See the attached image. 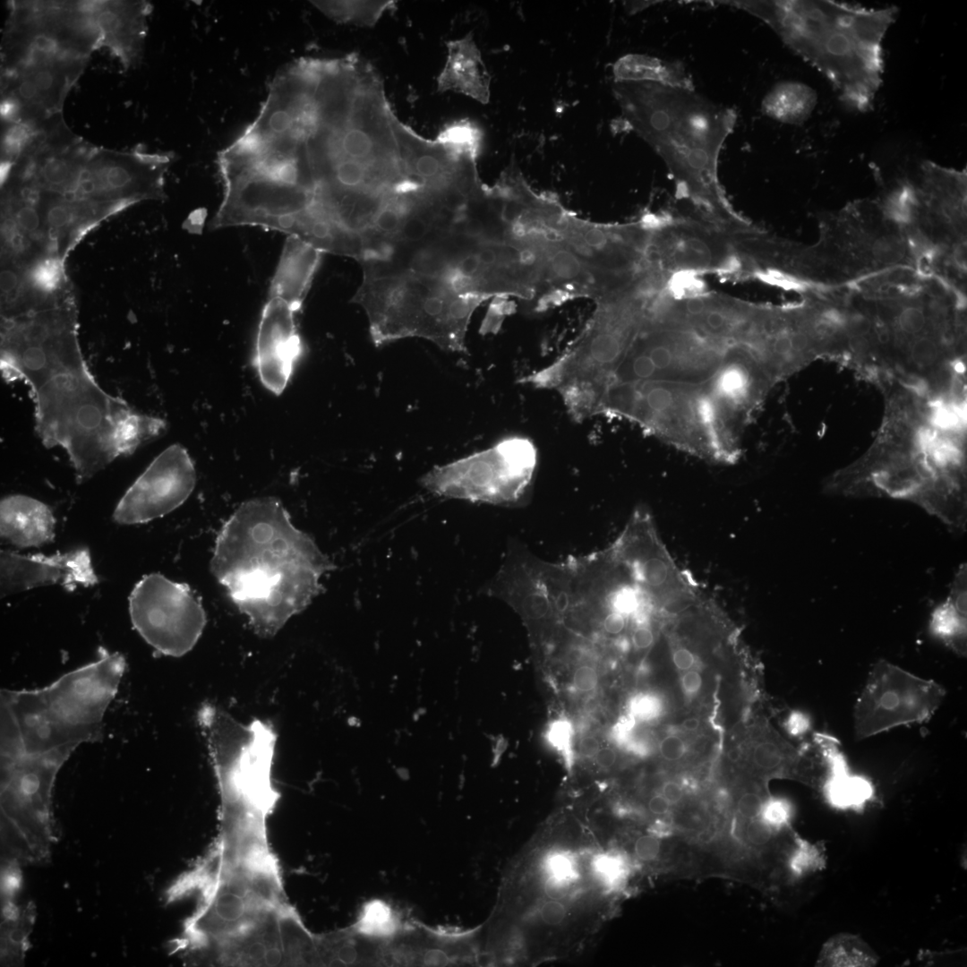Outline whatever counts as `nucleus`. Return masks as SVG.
<instances>
[{"mask_svg": "<svg viewBox=\"0 0 967 967\" xmlns=\"http://www.w3.org/2000/svg\"><path fill=\"white\" fill-rule=\"evenodd\" d=\"M661 849L659 836L654 834L640 835L634 843L635 856L645 862L656 860L660 855Z\"/></svg>", "mask_w": 967, "mask_h": 967, "instance_id": "40", "label": "nucleus"}, {"mask_svg": "<svg viewBox=\"0 0 967 967\" xmlns=\"http://www.w3.org/2000/svg\"><path fill=\"white\" fill-rule=\"evenodd\" d=\"M598 415L630 421L647 435L714 462L706 381L612 384Z\"/></svg>", "mask_w": 967, "mask_h": 967, "instance_id": "10", "label": "nucleus"}, {"mask_svg": "<svg viewBox=\"0 0 967 967\" xmlns=\"http://www.w3.org/2000/svg\"><path fill=\"white\" fill-rule=\"evenodd\" d=\"M792 815V809L788 800L769 796L764 800L758 817L775 831L786 826Z\"/></svg>", "mask_w": 967, "mask_h": 967, "instance_id": "32", "label": "nucleus"}, {"mask_svg": "<svg viewBox=\"0 0 967 967\" xmlns=\"http://www.w3.org/2000/svg\"><path fill=\"white\" fill-rule=\"evenodd\" d=\"M661 698L652 693H639L633 697L629 704L630 715L642 722L653 721L663 712Z\"/></svg>", "mask_w": 967, "mask_h": 967, "instance_id": "34", "label": "nucleus"}, {"mask_svg": "<svg viewBox=\"0 0 967 967\" xmlns=\"http://www.w3.org/2000/svg\"><path fill=\"white\" fill-rule=\"evenodd\" d=\"M764 798L757 792H747L738 800L736 809L742 820L758 817Z\"/></svg>", "mask_w": 967, "mask_h": 967, "instance_id": "42", "label": "nucleus"}, {"mask_svg": "<svg viewBox=\"0 0 967 967\" xmlns=\"http://www.w3.org/2000/svg\"><path fill=\"white\" fill-rule=\"evenodd\" d=\"M164 154L116 151L92 145L77 179L82 198L113 213L141 200L165 197L170 164Z\"/></svg>", "mask_w": 967, "mask_h": 967, "instance_id": "15", "label": "nucleus"}, {"mask_svg": "<svg viewBox=\"0 0 967 967\" xmlns=\"http://www.w3.org/2000/svg\"><path fill=\"white\" fill-rule=\"evenodd\" d=\"M333 569L276 497L243 502L217 535L210 570L257 635L271 638L321 593Z\"/></svg>", "mask_w": 967, "mask_h": 967, "instance_id": "2", "label": "nucleus"}, {"mask_svg": "<svg viewBox=\"0 0 967 967\" xmlns=\"http://www.w3.org/2000/svg\"><path fill=\"white\" fill-rule=\"evenodd\" d=\"M872 252L875 258L882 263L893 264L900 261L905 252L903 242L893 235L882 236L876 240Z\"/></svg>", "mask_w": 967, "mask_h": 967, "instance_id": "35", "label": "nucleus"}, {"mask_svg": "<svg viewBox=\"0 0 967 967\" xmlns=\"http://www.w3.org/2000/svg\"><path fill=\"white\" fill-rule=\"evenodd\" d=\"M827 795L830 801L841 808L862 804L871 795L868 782L859 777H847L841 773L828 782Z\"/></svg>", "mask_w": 967, "mask_h": 967, "instance_id": "31", "label": "nucleus"}, {"mask_svg": "<svg viewBox=\"0 0 967 967\" xmlns=\"http://www.w3.org/2000/svg\"><path fill=\"white\" fill-rule=\"evenodd\" d=\"M129 613L135 630L157 653L174 657L193 648L207 621L198 595L187 585L158 573L144 576L134 586Z\"/></svg>", "mask_w": 967, "mask_h": 967, "instance_id": "13", "label": "nucleus"}, {"mask_svg": "<svg viewBox=\"0 0 967 967\" xmlns=\"http://www.w3.org/2000/svg\"><path fill=\"white\" fill-rule=\"evenodd\" d=\"M441 147L454 156H479L483 133L469 119L451 122L441 129L435 139Z\"/></svg>", "mask_w": 967, "mask_h": 967, "instance_id": "30", "label": "nucleus"}, {"mask_svg": "<svg viewBox=\"0 0 967 967\" xmlns=\"http://www.w3.org/2000/svg\"><path fill=\"white\" fill-rule=\"evenodd\" d=\"M660 793L672 806L679 803L682 800L684 795V790L680 783L676 781L670 780L663 784Z\"/></svg>", "mask_w": 967, "mask_h": 967, "instance_id": "50", "label": "nucleus"}, {"mask_svg": "<svg viewBox=\"0 0 967 967\" xmlns=\"http://www.w3.org/2000/svg\"><path fill=\"white\" fill-rule=\"evenodd\" d=\"M0 573L1 596L51 585H60L70 591L79 586H94L98 581L90 552L85 548L51 555L2 550Z\"/></svg>", "mask_w": 967, "mask_h": 967, "instance_id": "19", "label": "nucleus"}, {"mask_svg": "<svg viewBox=\"0 0 967 967\" xmlns=\"http://www.w3.org/2000/svg\"><path fill=\"white\" fill-rule=\"evenodd\" d=\"M672 804L661 794L653 795L648 802V810L655 816H664L670 812Z\"/></svg>", "mask_w": 967, "mask_h": 967, "instance_id": "51", "label": "nucleus"}, {"mask_svg": "<svg viewBox=\"0 0 967 967\" xmlns=\"http://www.w3.org/2000/svg\"><path fill=\"white\" fill-rule=\"evenodd\" d=\"M446 46L448 57L437 79L438 90H454L482 104H487L490 99L491 76L472 32L462 39L446 42Z\"/></svg>", "mask_w": 967, "mask_h": 967, "instance_id": "23", "label": "nucleus"}, {"mask_svg": "<svg viewBox=\"0 0 967 967\" xmlns=\"http://www.w3.org/2000/svg\"><path fill=\"white\" fill-rule=\"evenodd\" d=\"M572 737V725L566 719L553 721L550 724L546 733V738L550 744L565 755L566 758L570 755Z\"/></svg>", "mask_w": 967, "mask_h": 967, "instance_id": "36", "label": "nucleus"}, {"mask_svg": "<svg viewBox=\"0 0 967 967\" xmlns=\"http://www.w3.org/2000/svg\"><path fill=\"white\" fill-rule=\"evenodd\" d=\"M946 694L936 681L879 660L855 703V738L865 740L898 726L924 723L938 709Z\"/></svg>", "mask_w": 967, "mask_h": 967, "instance_id": "14", "label": "nucleus"}, {"mask_svg": "<svg viewBox=\"0 0 967 967\" xmlns=\"http://www.w3.org/2000/svg\"><path fill=\"white\" fill-rule=\"evenodd\" d=\"M196 480V470L187 450L180 444H173L157 456L125 492L113 518L121 525H134L161 518L189 498Z\"/></svg>", "mask_w": 967, "mask_h": 967, "instance_id": "16", "label": "nucleus"}, {"mask_svg": "<svg viewBox=\"0 0 967 967\" xmlns=\"http://www.w3.org/2000/svg\"><path fill=\"white\" fill-rule=\"evenodd\" d=\"M681 726L687 732H694L700 726V720L696 717H690L685 719L682 722Z\"/></svg>", "mask_w": 967, "mask_h": 967, "instance_id": "54", "label": "nucleus"}, {"mask_svg": "<svg viewBox=\"0 0 967 967\" xmlns=\"http://www.w3.org/2000/svg\"><path fill=\"white\" fill-rule=\"evenodd\" d=\"M774 384L741 347H730L706 388L723 434L741 444L750 423Z\"/></svg>", "mask_w": 967, "mask_h": 967, "instance_id": "17", "label": "nucleus"}, {"mask_svg": "<svg viewBox=\"0 0 967 967\" xmlns=\"http://www.w3.org/2000/svg\"><path fill=\"white\" fill-rule=\"evenodd\" d=\"M743 821L742 837L748 845L758 848L765 846L771 841L774 830L758 817Z\"/></svg>", "mask_w": 967, "mask_h": 967, "instance_id": "38", "label": "nucleus"}, {"mask_svg": "<svg viewBox=\"0 0 967 967\" xmlns=\"http://www.w3.org/2000/svg\"><path fill=\"white\" fill-rule=\"evenodd\" d=\"M615 81L652 82L671 87L689 88V81L674 63L641 54H629L613 65Z\"/></svg>", "mask_w": 967, "mask_h": 967, "instance_id": "27", "label": "nucleus"}, {"mask_svg": "<svg viewBox=\"0 0 967 967\" xmlns=\"http://www.w3.org/2000/svg\"><path fill=\"white\" fill-rule=\"evenodd\" d=\"M100 34V47H107L124 68L141 58L151 5L146 1H86Z\"/></svg>", "mask_w": 967, "mask_h": 967, "instance_id": "21", "label": "nucleus"}, {"mask_svg": "<svg viewBox=\"0 0 967 967\" xmlns=\"http://www.w3.org/2000/svg\"><path fill=\"white\" fill-rule=\"evenodd\" d=\"M329 18L341 23L372 26L394 1H312L311 2Z\"/></svg>", "mask_w": 967, "mask_h": 967, "instance_id": "28", "label": "nucleus"}, {"mask_svg": "<svg viewBox=\"0 0 967 967\" xmlns=\"http://www.w3.org/2000/svg\"><path fill=\"white\" fill-rule=\"evenodd\" d=\"M1 326L3 378L28 385L42 443L66 451L79 484L90 480L120 457L118 434L135 410L92 376L79 347L74 304L37 305Z\"/></svg>", "mask_w": 967, "mask_h": 967, "instance_id": "1", "label": "nucleus"}, {"mask_svg": "<svg viewBox=\"0 0 967 967\" xmlns=\"http://www.w3.org/2000/svg\"><path fill=\"white\" fill-rule=\"evenodd\" d=\"M391 126L406 177L422 189L442 190L458 182L476 164L477 157L454 156L435 140L420 136L394 112Z\"/></svg>", "mask_w": 967, "mask_h": 967, "instance_id": "20", "label": "nucleus"}, {"mask_svg": "<svg viewBox=\"0 0 967 967\" xmlns=\"http://www.w3.org/2000/svg\"><path fill=\"white\" fill-rule=\"evenodd\" d=\"M570 882L557 880L553 878H548L545 883L544 891L546 895L550 899L561 900L565 897L569 891Z\"/></svg>", "mask_w": 967, "mask_h": 967, "instance_id": "49", "label": "nucleus"}, {"mask_svg": "<svg viewBox=\"0 0 967 967\" xmlns=\"http://www.w3.org/2000/svg\"><path fill=\"white\" fill-rule=\"evenodd\" d=\"M651 296L637 291L595 300L591 317L574 341L521 382L557 392L575 422L597 415L615 371L644 324Z\"/></svg>", "mask_w": 967, "mask_h": 967, "instance_id": "8", "label": "nucleus"}, {"mask_svg": "<svg viewBox=\"0 0 967 967\" xmlns=\"http://www.w3.org/2000/svg\"><path fill=\"white\" fill-rule=\"evenodd\" d=\"M740 757H741V750H740V749L732 748L727 752V758L731 763H737L739 760H740Z\"/></svg>", "mask_w": 967, "mask_h": 967, "instance_id": "56", "label": "nucleus"}, {"mask_svg": "<svg viewBox=\"0 0 967 967\" xmlns=\"http://www.w3.org/2000/svg\"><path fill=\"white\" fill-rule=\"evenodd\" d=\"M661 757L666 761L675 762L680 760L687 752L685 741L678 735L670 734L663 738L659 743Z\"/></svg>", "mask_w": 967, "mask_h": 967, "instance_id": "41", "label": "nucleus"}, {"mask_svg": "<svg viewBox=\"0 0 967 967\" xmlns=\"http://www.w3.org/2000/svg\"><path fill=\"white\" fill-rule=\"evenodd\" d=\"M754 767L766 774H779L789 770L799 771V766L809 763L802 760L777 737L766 736L758 740L752 750Z\"/></svg>", "mask_w": 967, "mask_h": 967, "instance_id": "29", "label": "nucleus"}, {"mask_svg": "<svg viewBox=\"0 0 967 967\" xmlns=\"http://www.w3.org/2000/svg\"><path fill=\"white\" fill-rule=\"evenodd\" d=\"M487 298L456 292L438 271L415 268L381 270L365 266L352 302L366 312L376 346L422 338L450 352L466 351V335L475 309Z\"/></svg>", "mask_w": 967, "mask_h": 967, "instance_id": "7", "label": "nucleus"}, {"mask_svg": "<svg viewBox=\"0 0 967 967\" xmlns=\"http://www.w3.org/2000/svg\"><path fill=\"white\" fill-rule=\"evenodd\" d=\"M536 462L534 443L526 438L513 436L482 451L435 466L422 477L421 483L431 492L448 498L511 503L525 495Z\"/></svg>", "mask_w": 967, "mask_h": 967, "instance_id": "11", "label": "nucleus"}, {"mask_svg": "<svg viewBox=\"0 0 967 967\" xmlns=\"http://www.w3.org/2000/svg\"><path fill=\"white\" fill-rule=\"evenodd\" d=\"M594 758L601 768L609 769L615 764L617 754L613 749L604 747L598 749Z\"/></svg>", "mask_w": 967, "mask_h": 967, "instance_id": "52", "label": "nucleus"}, {"mask_svg": "<svg viewBox=\"0 0 967 967\" xmlns=\"http://www.w3.org/2000/svg\"><path fill=\"white\" fill-rule=\"evenodd\" d=\"M680 684L685 696L693 697L700 691L703 679L697 670L692 669L683 672L680 679Z\"/></svg>", "mask_w": 967, "mask_h": 967, "instance_id": "47", "label": "nucleus"}, {"mask_svg": "<svg viewBox=\"0 0 967 967\" xmlns=\"http://www.w3.org/2000/svg\"><path fill=\"white\" fill-rule=\"evenodd\" d=\"M954 256H955L956 262H958L962 266L963 264H965V262H966V246L963 244H959L957 246V248L955 249V252H954Z\"/></svg>", "mask_w": 967, "mask_h": 967, "instance_id": "55", "label": "nucleus"}, {"mask_svg": "<svg viewBox=\"0 0 967 967\" xmlns=\"http://www.w3.org/2000/svg\"><path fill=\"white\" fill-rule=\"evenodd\" d=\"M126 669L118 652L99 647L91 663L36 689L1 690V709L12 717L22 752L77 749L102 737L103 718Z\"/></svg>", "mask_w": 967, "mask_h": 967, "instance_id": "6", "label": "nucleus"}, {"mask_svg": "<svg viewBox=\"0 0 967 967\" xmlns=\"http://www.w3.org/2000/svg\"><path fill=\"white\" fill-rule=\"evenodd\" d=\"M613 90L624 120L664 159L681 193L706 215L730 214L716 164L733 124L732 113L687 88L616 81Z\"/></svg>", "mask_w": 967, "mask_h": 967, "instance_id": "5", "label": "nucleus"}, {"mask_svg": "<svg viewBox=\"0 0 967 967\" xmlns=\"http://www.w3.org/2000/svg\"><path fill=\"white\" fill-rule=\"evenodd\" d=\"M567 914L565 905L560 900L551 899L543 903L540 908L542 920L550 926L559 925L563 921Z\"/></svg>", "mask_w": 967, "mask_h": 967, "instance_id": "45", "label": "nucleus"}, {"mask_svg": "<svg viewBox=\"0 0 967 967\" xmlns=\"http://www.w3.org/2000/svg\"><path fill=\"white\" fill-rule=\"evenodd\" d=\"M809 719L800 711L792 712L785 722L787 731L793 736L804 734L809 730Z\"/></svg>", "mask_w": 967, "mask_h": 967, "instance_id": "48", "label": "nucleus"}, {"mask_svg": "<svg viewBox=\"0 0 967 967\" xmlns=\"http://www.w3.org/2000/svg\"><path fill=\"white\" fill-rule=\"evenodd\" d=\"M322 252L309 243L288 235L270 282L269 296L279 297L301 309Z\"/></svg>", "mask_w": 967, "mask_h": 967, "instance_id": "24", "label": "nucleus"}, {"mask_svg": "<svg viewBox=\"0 0 967 967\" xmlns=\"http://www.w3.org/2000/svg\"><path fill=\"white\" fill-rule=\"evenodd\" d=\"M966 604L967 571L963 564L954 577L948 597L934 610L930 620L931 632L961 655L966 652Z\"/></svg>", "mask_w": 967, "mask_h": 967, "instance_id": "25", "label": "nucleus"}, {"mask_svg": "<svg viewBox=\"0 0 967 967\" xmlns=\"http://www.w3.org/2000/svg\"><path fill=\"white\" fill-rule=\"evenodd\" d=\"M728 348L684 325L646 317L611 385L642 381L702 383L718 369Z\"/></svg>", "mask_w": 967, "mask_h": 967, "instance_id": "12", "label": "nucleus"}, {"mask_svg": "<svg viewBox=\"0 0 967 967\" xmlns=\"http://www.w3.org/2000/svg\"><path fill=\"white\" fill-rule=\"evenodd\" d=\"M299 308L269 296L258 324L253 365L265 389L278 396L288 385L304 346L295 322Z\"/></svg>", "mask_w": 967, "mask_h": 967, "instance_id": "18", "label": "nucleus"}, {"mask_svg": "<svg viewBox=\"0 0 967 967\" xmlns=\"http://www.w3.org/2000/svg\"><path fill=\"white\" fill-rule=\"evenodd\" d=\"M86 1H11L1 44V100L14 102L19 120L40 122L62 113L100 34Z\"/></svg>", "mask_w": 967, "mask_h": 967, "instance_id": "3", "label": "nucleus"}, {"mask_svg": "<svg viewBox=\"0 0 967 967\" xmlns=\"http://www.w3.org/2000/svg\"><path fill=\"white\" fill-rule=\"evenodd\" d=\"M599 877L610 886L618 885L627 874V864L622 856L606 853L598 856L594 863Z\"/></svg>", "mask_w": 967, "mask_h": 967, "instance_id": "33", "label": "nucleus"}, {"mask_svg": "<svg viewBox=\"0 0 967 967\" xmlns=\"http://www.w3.org/2000/svg\"><path fill=\"white\" fill-rule=\"evenodd\" d=\"M926 323L925 312L918 306H906L898 315V328L900 332L904 335H915L916 338L921 337L918 334L925 329Z\"/></svg>", "mask_w": 967, "mask_h": 967, "instance_id": "37", "label": "nucleus"}, {"mask_svg": "<svg viewBox=\"0 0 967 967\" xmlns=\"http://www.w3.org/2000/svg\"><path fill=\"white\" fill-rule=\"evenodd\" d=\"M55 526L52 510L39 500L15 494L1 501V537L18 548L39 547L52 542Z\"/></svg>", "mask_w": 967, "mask_h": 967, "instance_id": "22", "label": "nucleus"}, {"mask_svg": "<svg viewBox=\"0 0 967 967\" xmlns=\"http://www.w3.org/2000/svg\"><path fill=\"white\" fill-rule=\"evenodd\" d=\"M815 90L800 81L775 84L762 101L763 112L784 124H799L811 115L817 104Z\"/></svg>", "mask_w": 967, "mask_h": 967, "instance_id": "26", "label": "nucleus"}, {"mask_svg": "<svg viewBox=\"0 0 967 967\" xmlns=\"http://www.w3.org/2000/svg\"><path fill=\"white\" fill-rule=\"evenodd\" d=\"M609 612L603 620V630L611 636L620 635L627 628L629 614L620 612L606 604Z\"/></svg>", "mask_w": 967, "mask_h": 967, "instance_id": "46", "label": "nucleus"}, {"mask_svg": "<svg viewBox=\"0 0 967 967\" xmlns=\"http://www.w3.org/2000/svg\"><path fill=\"white\" fill-rule=\"evenodd\" d=\"M599 749V741L595 736L586 735L579 740L578 750L585 757H594Z\"/></svg>", "mask_w": 967, "mask_h": 967, "instance_id": "53", "label": "nucleus"}, {"mask_svg": "<svg viewBox=\"0 0 967 967\" xmlns=\"http://www.w3.org/2000/svg\"><path fill=\"white\" fill-rule=\"evenodd\" d=\"M672 661L677 670L684 672L694 669L699 663V657L692 648L682 644L672 651Z\"/></svg>", "mask_w": 967, "mask_h": 967, "instance_id": "43", "label": "nucleus"}, {"mask_svg": "<svg viewBox=\"0 0 967 967\" xmlns=\"http://www.w3.org/2000/svg\"><path fill=\"white\" fill-rule=\"evenodd\" d=\"M598 683L596 671L589 665H581L576 669L573 674V686L579 692H589L595 689Z\"/></svg>", "mask_w": 967, "mask_h": 967, "instance_id": "44", "label": "nucleus"}, {"mask_svg": "<svg viewBox=\"0 0 967 967\" xmlns=\"http://www.w3.org/2000/svg\"><path fill=\"white\" fill-rule=\"evenodd\" d=\"M746 7L832 84L849 109L869 111L882 83L883 39L898 9L836 1H766Z\"/></svg>", "mask_w": 967, "mask_h": 967, "instance_id": "4", "label": "nucleus"}, {"mask_svg": "<svg viewBox=\"0 0 967 967\" xmlns=\"http://www.w3.org/2000/svg\"><path fill=\"white\" fill-rule=\"evenodd\" d=\"M75 749L1 756L2 851L7 864L46 859L53 843L52 792Z\"/></svg>", "mask_w": 967, "mask_h": 967, "instance_id": "9", "label": "nucleus"}, {"mask_svg": "<svg viewBox=\"0 0 967 967\" xmlns=\"http://www.w3.org/2000/svg\"><path fill=\"white\" fill-rule=\"evenodd\" d=\"M545 869L550 878L572 882L576 876L573 859L564 853H553L546 859Z\"/></svg>", "mask_w": 967, "mask_h": 967, "instance_id": "39", "label": "nucleus"}]
</instances>
